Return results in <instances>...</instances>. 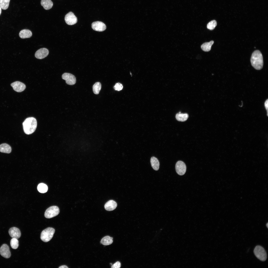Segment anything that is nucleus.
Segmentation results:
<instances>
[{"instance_id":"1","label":"nucleus","mask_w":268,"mask_h":268,"mask_svg":"<svg viewBox=\"0 0 268 268\" xmlns=\"http://www.w3.org/2000/svg\"><path fill=\"white\" fill-rule=\"evenodd\" d=\"M250 61L252 66L256 69L259 70L262 68L263 65V58L260 51L256 50L253 52Z\"/></svg>"},{"instance_id":"2","label":"nucleus","mask_w":268,"mask_h":268,"mask_svg":"<svg viewBox=\"0 0 268 268\" xmlns=\"http://www.w3.org/2000/svg\"><path fill=\"white\" fill-rule=\"evenodd\" d=\"M23 126L25 133L27 134H31L34 132L36 128V120L33 117L28 118L23 123Z\"/></svg>"},{"instance_id":"3","label":"nucleus","mask_w":268,"mask_h":268,"mask_svg":"<svg viewBox=\"0 0 268 268\" xmlns=\"http://www.w3.org/2000/svg\"><path fill=\"white\" fill-rule=\"evenodd\" d=\"M53 228L48 227L43 230L41 234L40 238L45 242L49 241L52 238L55 232Z\"/></svg>"},{"instance_id":"4","label":"nucleus","mask_w":268,"mask_h":268,"mask_svg":"<svg viewBox=\"0 0 268 268\" xmlns=\"http://www.w3.org/2000/svg\"><path fill=\"white\" fill-rule=\"evenodd\" d=\"M254 252L256 256L260 260L265 261L267 258V254L264 248L260 245H257L255 247Z\"/></svg>"},{"instance_id":"5","label":"nucleus","mask_w":268,"mask_h":268,"mask_svg":"<svg viewBox=\"0 0 268 268\" xmlns=\"http://www.w3.org/2000/svg\"><path fill=\"white\" fill-rule=\"evenodd\" d=\"M59 212V209L58 206H52L46 210L44 213V216L46 218H50L58 215Z\"/></svg>"},{"instance_id":"6","label":"nucleus","mask_w":268,"mask_h":268,"mask_svg":"<svg viewBox=\"0 0 268 268\" xmlns=\"http://www.w3.org/2000/svg\"><path fill=\"white\" fill-rule=\"evenodd\" d=\"M62 78L66 81V83L69 85H73L76 82V79L75 76L70 73H65L62 75Z\"/></svg>"},{"instance_id":"7","label":"nucleus","mask_w":268,"mask_h":268,"mask_svg":"<svg viewBox=\"0 0 268 268\" xmlns=\"http://www.w3.org/2000/svg\"><path fill=\"white\" fill-rule=\"evenodd\" d=\"M186 169V165L183 162L179 161L176 163L175 169L177 173L179 175H182L185 173Z\"/></svg>"},{"instance_id":"8","label":"nucleus","mask_w":268,"mask_h":268,"mask_svg":"<svg viewBox=\"0 0 268 268\" xmlns=\"http://www.w3.org/2000/svg\"><path fill=\"white\" fill-rule=\"evenodd\" d=\"M65 19L66 23L69 25H74L77 21V17L71 12H69L65 15Z\"/></svg>"},{"instance_id":"9","label":"nucleus","mask_w":268,"mask_h":268,"mask_svg":"<svg viewBox=\"0 0 268 268\" xmlns=\"http://www.w3.org/2000/svg\"><path fill=\"white\" fill-rule=\"evenodd\" d=\"M92 27L94 30L99 32L103 31L106 29V26L105 24L102 22L99 21L93 22L92 24Z\"/></svg>"},{"instance_id":"10","label":"nucleus","mask_w":268,"mask_h":268,"mask_svg":"<svg viewBox=\"0 0 268 268\" xmlns=\"http://www.w3.org/2000/svg\"><path fill=\"white\" fill-rule=\"evenodd\" d=\"M0 254L3 257L6 258H9L11 254L9 246L6 244H3L0 248Z\"/></svg>"},{"instance_id":"11","label":"nucleus","mask_w":268,"mask_h":268,"mask_svg":"<svg viewBox=\"0 0 268 268\" xmlns=\"http://www.w3.org/2000/svg\"><path fill=\"white\" fill-rule=\"evenodd\" d=\"M11 85L14 91L18 92H22L26 88V85L24 83L19 81H16L12 83Z\"/></svg>"},{"instance_id":"12","label":"nucleus","mask_w":268,"mask_h":268,"mask_svg":"<svg viewBox=\"0 0 268 268\" xmlns=\"http://www.w3.org/2000/svg\"><path fill=\"white\" fill-rule=\"evenodd\" d=\"M49 53V50L47 48H41L38 50L36 52L35 56L37 59H42L47 56Z\"/></svg>"},{"instance_id":"13","label":"nucleus","mask_w":268,"mask_h":268,"mask_svg":"<svg viewBox=\"0 0 268 268\" xmlns=\"http://www.w3.org/2000/svg\"><path fill=\"white\" fill-rule=\"evenodd\" d=\"M8 233L10 235L12 238L18 239L21 236V234L20 230L16 227L10 228L9 230Z\"/></svg>"},{"instance_id":"14","label":"nucleus","mask_w":268,"mask_h":268,"mask_svg":"<svg viewBox=\"0 0 268 268\" xmlns=\"http://www.w3.org/2000/svg\"><path fill=\"white\" fill-rule=\"evenodd\" d=\"M117 204L116 202L113 200H110L107 202L104 205L105 210L108 211L114 210L116 207Z\"/></svg>"},{"instance_id":"15","label":"nucleus","mask_w":268,"mask_h":268,"mask_svg":"<svg viewBox=\"0 0 268 268\" xmlns=\"http://www.w3.org/2000/svg\"><path fill=\"white\" fill-rule=\"evenodd\" d=\"M32 35L31 31L28 29H24L21 31L19 33V36L22 38H29Z\"/></svg>"},{"instance_id":"16","label":"nucleus","mask_w":268,"mask_h":268,"mask_svg":"<svg viewBox=\"0 0 268 268\" xmlns=\"http://www.w3.org/2000/svg\"><path fill=\"white\" fill-rule=\"evenodd\" d=\"M41 4L44 8L46 10L51 9L53 5V2L51 0H41Z\"/></svg>"},{"instance_id":"17","label":"nucleus","mask_w":268,"mask_h":268,"mask_svg":"<svg viewBox=\"0 0 268 268\" xmlns=\"http://www.w3.org/2000/svg\"><path fill=\"white\" fill-rule=\"evenodd\" d=\"M11 151V148L8 144L2 143L0 145V152L5 153H9Z\"/></svg>"},{"instance_id":"18","label":"nucleus","mask_w":268,"mask_h":268,"mask_svg":"<svg viewBox=\"0 0 268 268\" xmlns=\"http://www.w3.org/2000/svg\"><path fill=\"white\" fill-rule=\"evenodd\" d=\"M150 162L153 168L155 170H157L159 167V160L156 158L152 157L150 159Z\"/></svg>"},{"instance_id":"19","label":"nucleus","mask_w":268,"mask_h":268,"mask_svg":"<svg viewBox=\"0 0 268 268\" xmlns=\"http://www.w3.org/2000/svg\"><path fill=\"white\" fill-rule=\"evenodd\" d=\"M180 112L177 113L175 117L179 121L184 122L186 121L188 118V115L187 113H181Z\"/></svg>"},{"instance_id":"20","label":"nucleus","mask_w":268,"mask_h":268,"mask_svg":"<svg viewBox=\"0 0 268 268\" xmlns=\"http://www.w3.org/2000/svg\"><path fill=\"white\" fill-rule=\"evenodd\" d=\"M113 238L109 236L103 237L101 240L100 243L103 245H108L111 244L113 242Z\"/></svg>"},{"instance_id":"21","label":"nucleus","mask_w":268,"mask_h":268,"mask_svg":"<svg viewBox=\"0 0 268 268\" xmlns=\"http://www.w3.org/2000/svg\"><path fill=\"white\" fill-rule=\"evenodd\" d=\"M214 42V41L212 40L209 42L204 43L201 45V48L204 51L208 52L210 50L211 46Z\"/></svg>"},{"instance_id":"22","label":"nucleus","mask_w":268,"mask_h":268,"mask_svg":"<svg viewBox=\"0 0 268 268\" xmlns=\"http://www.w3.org/2000/svg\"><path fill=\"white\" fill-rule=\"evenodd\" d=\"M101 88V84L100 83L98 82L93 85V90L94 93L96 94H99Z\"/></svg>"},{"instance_id":"23","label":"nucleus","mask_w":268,"mask_h":268,"mask_svg":"<svg viewBox=\"0 0 268 268\" xmlns=\"http://www.w3.org/2000/svg\"><path fill=\"white\" fill-rule=\"evenodd\" d=\"M37 188L38 191L41 193L46 192L48 189L47 186L43 183L39 184Z\"/></svg>"},{"instance_id":"24","label":"nucleus","mask_w":268,"mask_h":268,"mask_svg":"<svg viewBox=\"0 0 268 268\" xmlns=\"http://www.w3.org/2000/svg\"><path fill=\"white\" fill-rule=\"evenodd\" d=\"M10 0H0V6L1 8L6 10L8 7Z\"/></svg>"},{"instance_id":"25","label":"nucleus","mask_w":268,"mask_h":268,"mask_svg":"<svg viewBox=\"0 0 268 268\" xmlns=\"http://www.w3.org/2000/svg\"><path fill=\"white\" fill-rule=\"evenodd\" d=\"M10 245L13 249H16L19 246V241L18 239L16 238H12L10 241Z\"/></svg>"},{"instance_id":"26","label":"nucleus","mask_w":268,"mask_h":268,"mask_svg":"<svg viewBox=\"0 0 268 268\" xmlns=\"http://www.w3.org/2000/svg\"><path fill=\"white\" fill-rule=\"evenodd\" d=\"M217 25L216 21L214 20L208 23L207 25V27L208 29L210 30H212L214 29Z\"/></svg>"},{"instance_id":"27","label":"nucleus","mask_w":268,"mask_h":268,"mask_svg":"<svg viewBox=\"0 0 268 268\" xmlns=\"http://www.w3.org/2000/svg\"><path fill=\"white\" fill-rule=\"evenodd\" d=\"M123 87V85L121 83H118L116 84L113 88L115 90L120 91L122 90Z\"/></svg>"},{"instance_id":"28","label":"nucleus","mask_w":268,"mask_h":268,"mask_svg":"<svg viewBox=\"0 0 268 268\" xmlns=\"http://www.w3.org/2000/svg\"><path fill=\"white\" fill-rule=\"evenodd\" d=\"M121 266L120 263L118 261L112 265L111 268H119L121 267Z\"/></svg>"},{"instance_id":"29","label":"nucleus","mask_w":268,"mask_h":268,"mask_svg":"<svg viewBox=\"0 0 268 268\" xmlns=\"http://www.w3.org/2000/svg\"><path fill=\"white\" fill-rule=\"evenodd\" d=\"M268 99H267L265 101L264 103L265 106L267 111V115H268Z\"/></svg>"},{"instance_id":"30","label":"nucleus","mask_w":268,"mask_h":268,"mask_svg":"<svg viewBox=\"0 0 268 268\" xmlns=\"http://www.w3.org/2000/svg\"><path fill=\"white\" fill-rule=\"evenodd\" d=\"M59 268H68V267L66 265H63L59 267Z\"/></svg>"},{"instance_id":"31","label":"nucleus","mask_w":268,"mask_h":268,"mask_svg":"<svg viewBox=\"0 0 268 268\" xmlns=\"http://www.w3.org/2000/svg\"><path fill=\"white\" fill-rule=\"evenodd\" d=\"M1 7H0V14H1Z\"/></svg>"},{"instance_id":"32","label":"nucleus","mask_w":268,"mask_h":268,"mask_svg":"<svg viewBox=\"0 0 268 268\" xmlns=\"http://www.w3.org/2000/svg\"><path fill=\"white\" fill-rule=\"evenodd\" d=\"M268 223H267L266 224V225L267 226V228H268Z\"/></svg>"}]
</instances>
